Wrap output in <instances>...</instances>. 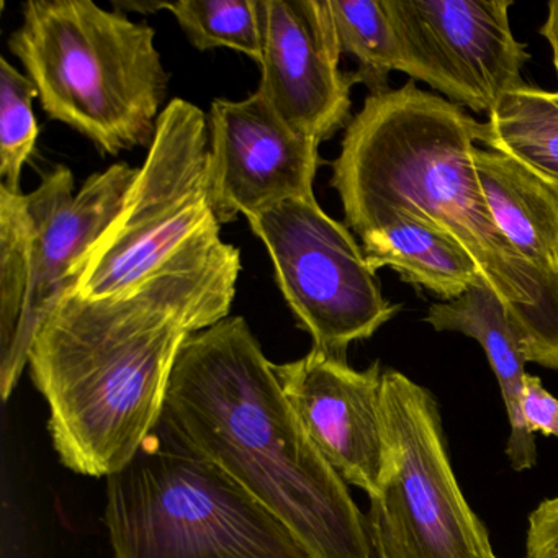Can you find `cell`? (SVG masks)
I'll return each instance as SVG.
<instances>
[{
	"instance_id": "5bb4252c",
	"label": "cell",
	"mask_w": 558,
	"mask_h": 558,
	"mask_svg": "<svg viewBox=\"0 0 558 558\" xmlns=\"http://www.w3.org/2000/svg\"><path fill=\"white\" fill-rule=\"evenodd\" d=\"M424 322L433 326L434 331L460 332L482 345L498 378L511 424L506 453L518 472L532 469L537 462V446L522 413L527 359L502 300L480 279L462 295L449 302L433 303Z\"/></svg>"
},
{
	"instance_id": "8992f818",
	"label": "cell",
	"mask_w": 558,
	"mask_h": 558,
	"mask_svg": "<svg viewBox=\"0 0 558 558\" xmlns=\"http://www.w3.org/2000/svg\"><path fill=\"white\" fill-rule=\"evenodd\" d=\"M377 493L365 515L375 558H498L450 465L439 404L426 388L387 368L380 387Z\"/></svg>"
},
{
	"instance_id": "d6986e66",
	"label": "cell",
	"mask_w": 558,
	"mask_h": 558,
	"mask_svg": "<svg viewBox=\"0 0 558 558\" xmlns=\"http://www.w3.org/2000/svg\"><path fill=\"white\" fill-rule=\"evenodd\" d=\"M329 5L342 53L357 61L359 81L371 94L390 89L400 53L384 0H329Z\"/></svg>"
},
{
	"instance_id": "7402d4cb",
	"label": "cell",
	"mask_w": 558,
	"mask_h": 558,
	"mask_svg": "<svg viewBox=\"0 0 558 558\" xmlns=\"http://www.w3.org/2000/svg\"><path fill=\"white\" fill-rule=\"evenodd\" d=\"M522 413L532 433H542L558 439V398L535 375L527 374L525 377Z\"/></svg>"
},
{
	"instance_id": "9c48e42d",
	"label": "cell",
	"mask_w": 558,
	"mask_h": 558,
	"mask_svg": "<svg viewBox=\"0 0 558 558\" xmlns=\"http://www.w3.org/2000/svg\"><path fill=\"white\" fill-rule=\"evenodd\" d=\"M398 40V70L475 113L524 86L527 45L509 24L512 0H384Z\"/></svg>"
},
{
	"instance_id": "8fae6325",
	"label": "cell",
	"mask_w": 558,
	"mask_h": 558,
	"mask_svg": "<svg viewBox=\"0 0 558 558\" xmlns=\"http://www.w3.org/2000/svg\"><path fill=\"white\" fill-rule=\"evenodd\" d=\"M318 148L257 90L244 100L215 99L208 113V189L218 223L315 197Z\"/></svg>"
},
{
	"instance_id": "44dd1931",
	"label": "cell",
	"mask_w": 558,
	"mask_h": 558,
	"mask_svg": "<svg viewBox=\"0 0 558 558\" xmlns=\"http://www.w3.org/2000/svg\"><path fill=\"white\" fill-rule=\"evenodd\" d=\"M38 89L5 58L0 60V185L21 192L25 165L37 148L38 129L34 100Z\"/></svg>"
},
{
	"instance_id": "5b68a950",
	"label": "cell",
	"mask_w": 558,
	"mask_h": 558,
	"mask_svg": "<svg viewBox=\"0 0 558 558\" xmlns=\"http://www.w3.org/2000/svg\"><path fill=\"white\" fill-rule=\"evenodd\" d=\"M106 480L112 558H310L266 506L162 420Z\"/></svg>"
},
{
	"instance_id": "4fadbf2b",
	"label": "cell",
	"mask_w": 558,
	"mask_h": 558,
	"mask_svg": "<svg viewBox=\"0 0 558 558\" xmlns=\"http://www.w3.org/2000/svg\"><path fill=\"white\" fill-rule=\"evenodd\" d=\"M274 372L326 462L372 498L384 453L380 362L355 371L345 357L313 348L299 361L274 364Z\"/></svg>"
},
{
	"instance_id": "ffe728a7",
	"label": "cell",
	"mask_w": 558,
	"mask_h": 558,
	"mask_svg": "<svg viewBox=\"0 0 558 558\" xmlns=\"http://www.w3.org/2000/svg\"><path fill=\"white\" fill-rule=\"evenodd\" d=\"M166 11L198 51L230 48L263 63L259 0H179Z\"/></svg>"
},
{
	"instance_id": "ba28073f",
	"label": "cell",
	"mask_w": 558,
	"mask_h": 558,
	"mask_svg": "<svg viewBox=\"0 0 558 558\" xmlns=\"http://www.w3.org/2000/svg\"><path fill=\"white\" fill-rule=\"evenodd\" d=\"M266 244L276 280L313 348L345 357L400 312L381 293L377 272L345 223L316 198H292L246 218Z\"/></svg>"
},
{
	"instance_id": "7a4b0ae2",
	"label": "cell",
	"mask_w": 558,
	"mask_h": 558,
	"mask_svg": "<svg viewBox=\"0 0 558 558\" xmlns=\"http://www.w3.org/2000/svg\"><path fill=\"white\" fill-rule=\"evenodd\" d=\"M482 123L408 81L368 94L331 162L344 223L361 236L391 214L420 218L462 244L502 300L527 362L558 371V279L512 250L476 175Z\"/></svg>"
},
{
	"instance_id": "cb8c5ba5",
	"label": "cell",
	"mask_w": 558,
	"mask_h": 558,
	"mask_svg": "<svg viewBox=\"0 0 558 558\" xmlns=\"http://www.w3.org/2000/svg\"><path fill=\"white\" fill-rule=\"evenodd\" d=\"M542 37L547 40L551 50V63L558 80V0H551L547 5V19L541 27Z\"/></svg>"
},
{
	"instance_id": "e0dca14e",
	"label": "cell",
	"mask_w": 558,
	"mask_h": 558,
	"mask_svg": "<svg viewBox=\"0 0 558 558\" xmlns=\"http://www.w3.org/2000/svg\"><path fill=\"white\" fill-rule=\"evenodd\" d=\"M482 145L511 156L558 194V90L524 84L482 123Z\"/></svg>"
},
{
	"instance_id": "603a6c76",
	"label": "cell",
	"mask_w": 558,
	"mask_h": 558,
	"mask_svg": "<svg viewBox=\"0 0 558 558\" xmlns=\"http://www.w3.org/2000/svg\"><path fill=\"white\" fill-rule=\"evenodd\" d=\"M527 558H558V496L544 499L529 515Z\"/></svg>"
},
{
	"instance_id": "9a60e30c",
	"label": "cell",
	"mask_w": 558,
	"mask_h": 558,
	"mask_svg": "<svg viewBox=\"0 0 558 558\" xmlns=\"http://www.w3.org/2000/svg\"><path fill=\"white\" fill-rule=\"evenodd\" d=\"M480 187L489 214L515 253L558 279V194L511 156L476 146Z\"/></svg>"
},
{
	"instance_id": "52a82bcc",
	"label": "cell",
	"mask_w": 558,
	"mask_h": 558,
	"mask_svg": "<svg viewBox=\"0 0 558 558\" xmlns=\"http://www.w3.org/2000/svg\"><path fill=\"white\" fill-rule=\"evenodd\" d=\"M218 227L208 189V119L194 104L171 100L119 217L81 263L73 289L84 299L123 292Z\"/></svg>"
},
{
	"instance_id": "277c9868",
	"label": "cell",
	"mask_w": 558,
	"mask_h": 558,
	"mask_svg": "<svg viewBox=\"0 0 558 558\" xmlns=\"http://www.w3.org/2000/svg\"><path fill=\"white\" fill-rule=\"evenodd\" d=\"M155 38L93 0H32L9 48L51 119L117 156L155 140L169 86Z\"/></svg>"
},
{
	"instance_id": "7c38bea8",
	"label": "cell",
	"mask_w": 558,
	"mask_h": 558,
	"mask_svg": "<svg viewBox=\"0 0 558 558\" xmlns=\"http://www.w3.org/2000/svg\"><path fill=\"white\" fill-rule=\"evenodd\" d=\"M257 93L300 135L322 143L351 123L357 73H342L329 0H259Z\"/></svg>"
},
{
	"instance_id": "6da1fadb",
	"label": "cell",
	"mask_w": 558,
	"mask_h": 558,
	"mask_svg": "<svg viewBox=\"0 0 558 558\" xmlns=\"http://www.w3.org/2000/svg\"><path fill=\"white\" fill-rule=\"evenodd\" d=\"M220 228L123 292L84 299L71 287L38 328L28 368L66 469H123L161 421L184 342L230 315L241 253Z\"/></svg>"
},
{
	"instance_id": "3957f363",
	"label": "cell",
	"mask_w": 558,
	"mask_h": 558,
	"mask_svg": "<svg viewBox=\"0 0 558 558\" xmlns=\"http://www.w3.org/2000/svg\"><path fill=\"white\" fill-rule=\"evenodd\" d=\"M161 420L266 506L310 558H374L348 483L310 439L243 316L184 342Z\"/></svg>"
},
{
	"instance_id": "ac0fdd59",
	"label": "cell",
	"mask_w": 558,
	"mask_h": 558,
	"mask_svg": "<svg viewBox=\"0 0 558 558\" xmlns=\"http://www.w3.org/2000/svg\"><path fill=\"white\" fill-rule=\"evenodd\" d=\"M34 228L22 192L0 185V359L14 348L34 269Z\"/></svg>"
},
{
	"instance_id": "30bf717a",
	"label": "cell",
	"mask_w": 558,
	"mask_h": 558,
	"mask_svg": "<svg viewBox=\"0 0 558 558\" xmlns=\"http://www.w3.org/2000/svg\"><path fill=\"white\" fill-rule=\"evenodd\" d=\"M138 171L117 162L87 178L74 194L73 172L66 166H54L41 174V184L25 195L34 228V269L14 348L0 359L2 400H9L21 380L38 328L74 287L81 263L119 217Z\"/></svg>"
},
{
	"instance_id": "2e32d148",
	"label": "cell",
	"mask_w": 558,
	"mask_h": 558,
	"mask_svg": "<svg viewBox=\"0 0 558 558\" xmlns=\"http://www.w3.org/2000/svg\"><path fill=\"white\" fill-rule=\"evenodd\" d=\"M368 266L390 267L403 282L423 287L449 302L483 279L459 241L439 228L407 214H391L361 234Z\"/></svg>"
},
{
	"instance_id": "d4e9b609",
	"label": "cell",
	"mask_w": 558,
	"mask_h": 558,
	"mask_svg": "<svg viewBox=\"0 0 558 558\" xmlns=\"http://www.w3.org/2000/svg\"><path fill=\"white\" fill-rule=\"evenodd\" d=\"M113 8L122 12H136V14H156L158 11H166L168 2H125V0H113Z\"/></svg>"
}]
</instances>
